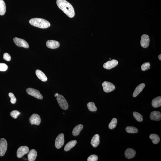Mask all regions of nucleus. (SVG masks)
<instances>
[{"instance_id":"f257e3e1","label":"nucleus","mask_w":161,"mask_h":161,"mask_svg":"<svg viewBox=\"0 0 161 161\" xmlns=\"http://www.w3.org/2000/svg\"><path fill=\"white\" fill-rule=\"evenodd\" d=\"M57 4L58 7L69 17L72 18L74 17V10L71 4L66 0H57Z\"/></svg>"},{"instance_id":"f03ea898","label":"nucleus","mask_w":161,"mask_h":161,"mask_svg":"<svg viewBox=\"0 0 161 161\" xmlns=\"http://www.w3.org/2000/svg\"><path fill=\"white\" fill-rule=\"evenodd\" d=\"M29 22L34 26L43 29L47 28L51 25L48 21L42 18H32L30 20Z\"/></svg>"},{"instance_id":"7ed1b4c3","label":"nucleus","mask_w":161,"mask_h":161,"mask_svg":"<svg viewBox=\"0 0 161 161\" xmlns=\"http://www.w3.org/2000/svg\"><path fill=\"white\" fill-rule=\"evenodd\" d=\"M57 99L60 107L64 110H66L68 108V104L65 98L61 95H59L57 97Z\"/></svg>"},{"instance_id":"20e7f679","label":"nucleus","mask_w":161,"mask_h":161,"mask_svg":"<svg viewBox=\"0 0 161 161\" xmlns=\"http://www.w3.org/2000/svg\"><path fill=\"white\" fill-rule=\"evenodd\" d=\"M26 91L28 94L40 100L43 99V97L42 94L37 90L29 88L26 89Z\"/></svg>"},{"instance_id":"39448f33","label":"nucleus","mask_w":161,"mask_h":161,"mask_svg":"<svg viewBox=\"0 0 161 161\" xmlns=\"http://www.w3.org/2000/svg\"><path fill=\"white\" fill-rule=\"evenodd\" d=\"M8 143L7 141L4 138L0 139V156L5 155L7 151Z\"/></svg>"},{"instance_id":"423d86ee","label":"nucleus","mask_w":161,"mask_h":161,"mask_svg":"<svg viewBox=\"0 0 161 161\" xmlns=\"http://www.w3.org/2000/svg\"><path fill=\"white\" fill-rule=\"evenodd\" d=\"M103 89L106 93H108L114 90L115 87L113 84L108 81H104L102 84Z\"/></svg>"},{"instance_id":"0eeeda50","label":"nucleus","mask_w":161,"mask_h":161,"mask_svg":"<svg viewBox=\"0 0 161 161\" xmlns=\"http://www.w3.org/2000/svg\"><path fill=\"white\" fill-rule=\"evenodd\" d=\"M64 142V135L63 134H59L56 138L55 146L57 149H59L63 146Z\"/></svg>"},{"instance_id":"6e6552de","label":"nucleus","mask_w":161,"mask_h":161,"mask_svg":"<svg viewBox=\"0 0 161 161\" xmlns=\"http://www.w3.org/2000/svg\"><path fill=\"white\" fill-rule=\"evenodd\" d=\"M13 40L17 46L26 48H29L28 43L24 40L16 37L14 38Z\"/></svg>"},{"instance_id":"1a4fd4ad","label":"nucleus","mask_w":161,"mask_h":161,"mask_svg":"<svg viewBox=\"0 0 161 161\" xmlns=\"http://www.w3.org/2000/svg\"><path fill=\"white\" fill-rule=\"evenodd\" d=\"M150 38L148 35L144 34L141 36L140 43L141 46L144 48H146L149 45Z\"/></svg>"},{"instance_id":"9d476101","label":"nucleus","mask_w":161,"mask_h":161,"mask_svg":"<svg viewBox=\"0 0 161 161\" xmlns=\"http://www.w3.org/2000/svg\"><path fill=\"white\" fill-rule=\"evenodd\" d=\"M29 148L26 146H22L19 148L17 151V156L18 158H21L28 153Z\"/></svg>"},{"instance_id":"9b49d317","label":"nucleus","mask_w":161,"mask_h":161,"mask_svg":"<svg viewBox=\"0 0 161 161\" xmlns=\"http://www.w3.org/2000/svg\"><path fill=\"white\" fill-rule=\"evenodd\" d=\"M29 121L32 125L34 124L38 125L40 124L41 120L39 115L36 114H34L30 117Z\"/></svg>"},{"instance_id":"f8f14e48","label":"nucleus","mask_w":161,"mask_h":161,"mask_svg":"<svg viewBox=\"0 0 161 161\" xmlns=\"http://www.w3.org/2000/svg\"><path fill=\"white\" fill-rule=\"evenodd\" d=\"M118 62L116 60L113 59L111 61H107L103 65V67L107 70H110L115 67L118 64Z\"/></svg>"},{"instance_id":"ddd939ff","label":"nucleus","mask_w":161,"mask_h":161,"mask_svg":"<svg viewBox=\"0 0 161 161\" xmlns=\"http://www.w3.org/2000/svg\"><path fill=\"white\" fill-rule=\"evenodd\" d=\"M46 46L49 48L56 49L59 48L60 46V43L56 41L49 40L47 42Z\"/></svg>"},{"instance_id":"4468645a","label":"nucleus","mask_w":161,"mask_h":161,"mask_svg":"<svg viewBox=\"0 0 161 161\" xmlns=\"http://www.w3.org/2000/svg\"><path fill=\"white\" fill-rule=\"evenodd\" d=\"M150 119L154 121H159L161 120V115L160 112L154 111L150 113Z\"/></svg>"},{"instance_id":"2eb2a0df","label":"nucleus","mask_w":161,"mask_h":161,"mask_svg":"<svg viewBox=\"0 0 161 161\" xmlns=\"http://www.w3.org/2000/svg\"><path fill=\"white\" fill-rule=\"evenodd\" d=\"M37 155V152L36 150L32 149L30 150L27 156L28 160L29 161H35Z\"/></svg>"},{"instance_id":"dca6fc26","label":"nucleus","mask_w":161,"mask_h":161,"mask_svg":"<svg viewBox=\"0 0 161 161\" xmlns=\"http://www.w3.org/2000/svg\"><path fill=\"white\" fill-rule=\"evenodd\" d=\"M136 154V152L132 149L129 148L126 149L125 152V157L128 159L134 158Z\"/></svg>"},{"instance_id":"f3484780","label":"nucleus","mask_w":161,"mask_h":161,"mask_svg":"<svg viewBox=\"0 0 161 161\" xmlns=\"http://www.w3.org/2000/svg\"><path fill=\"white\" fill-rule=\"evenodd\" d=\"M100 143V137L99 135L96 134L94 135L92 138L91 144L94 147H96L98 146Z\"/></svg>"},{"instance_id":"a211bd4d","label":"nucleus","mask_w":161,"mask_h":161,"mask_svg":"<svg viewBox=\"0 0 161 161\" xmlns=\"http://www.w3.org/2000/svg\"><path fill=\"white\" fill-rule=\"evenodd\" d=\"M145 86V84L143 83H141L139 85L135 90L133 94V96L134 97H136L137 96H138V94L143 91Z\"/></svg>"},{"instance_id":"6ab92c4d","label":"nucleus","mask_w":161,"mask_h":161,"mask_svg":"<svg viewBox=\"0 0 161 161\" xmlns=\"http://www.w3.org/2000/svg\"><path fill=\"white\" fill-rule=\"evenodd\" d=\"M36 74L38 78L42 81L45 82L48 80L46 75L42 71L39 70H36Z\"/></svg>"},{"instance_id":"aec40b11","label":"nucleus","mask_w":161,"mask_h":161,"mask_svg":"<svg viewBox=\"0 0 161 161\" xmlns=\"http://www.w3.org/2000/svg\"><path fill=\"white\" fill-rule=\"evenodd\" d=\"M152 106L154 108H158L161 106V97L158 96L152 100Z\"/></svg>"},{"instance_id":"412c9836","label":"nucleus","mask_w":161,"mask_h":161,"mask_svg":"<svg viewBox=\"0 0 161 161\" xmlns=\"http://www.w3.org/2000/svg\"><path fill=\"white\" fill-rule=\"evenodd\" d=\"M77 142V141L76 140H73L69 142L66 144L65 147H64V151L66 152L69 151L70 150L76 145Z\"/></svg>"},{"instance_id":"4be33fe9","label":"nucleus","mask_w":161,"mask_h":161,"mask_svg":"<svg viewBox=\"0 0 161 161\" xmlns=\"http://www.w3.org/2000/svg\"><path fill=\"white\" fill-rule=\"evenodd\" d=\"M83 128V126L82 124H79L75 126L73 130L72 134L74 136H78Z\"/></svg>"},{"instance_id":"5701e85b","label":"nucleus","mask_w":161,"mask_h":161,"mask_svg":"<svg viewBox=\"0 0 161 161\" xmlns=\"http://www.w3.org/2000/svg\"><path fill=\"white\" fill-rule=\"evenodd\" d=\"M6 7L5 2L3 0H0V15H3L5 14Z\"/></svg>"},{"instance_id":"b1692460","label":"nucleus","mask_w":161,"mask_h":161,"mask_svg":"<svg viewBox=\"0 0 161 161\" xmlns=\"http://www.w3.org/2000/svg\"><path fill=\"white\" fill-rule=\"evenodd\" d=\"M149 138L151 139L152 142L154 144H157L159 142L160 138L157 134H152L150 135Z\"/></svg>"},{"instance_id":"393cba45","label":"nucleus","mask_w":161,"mask_h":161,"mask_svg":"<svg viewBox=\"0 0 161 161\" xmlns=\"http://www.w3.org/2000/svg\"><path fill=\"white\" fill-rule=\"evenodd\" d=\"M126 130L127 133L131 134H136L138 132V129L133 126H127L126 128Z\"/></svg>"},{"instance_id":"a878e982","label":"nucleus","mask_w":161,"mask_h":161,"mask_svg":"<svg viewBox=\"0 0 161 161\" xmlns=\"http://www.w3.org/2000/svg\"><path fill=\"white\" fill-rule=\"evenodd\" d=\"M87 107L89 110L91 112H95L97 110V108L95 103L93 102H90L87 104Z\"/></svg>"},{"instance_id":"bb28decb","label":"nucleus","mask_w":161,"mask_h":161,"mask_svg":"<svg viewBox=\"0 0 161 161\" xmlns=\"http://www.w3.org/2000/svg\"><path fill=\"white\" fill-rule=\"evenodd\" d=\"M117 123V120L116 119L113 118L109 125V127L110 129L112 130L115 128Z\"/></svg>"},{"instance_id":"cd10ccee","label":"nucleus","mask_w":161,"mask_h":161,"mask_svg":"<svg viewBox=\"0 0 161 161\" xmlns=\"http://www.w3.org/2000/svg\"><path fill=\"white\" fill-rule=\"evenodd\" d=\"M133 115L137 121L142 122L143 121V116L140 113L134 112L133 113Z\"/></svg>"},{"instance_id":"c85d7f7f","label":"nucleus","mask_w":161,"mask_h":161,"mask_svg":"<svg viewBox=\"0 0 161 161\" xmlns=\"http://www.w3.org/2000/svg\"><path fill=\"white\" fill-rule=\"evenodd\" d=\"M21 113L18 111L14 110L12 111L10 113V115L14 119H16L20 115Z\"/></svg>"},{"instance_id":"c756f323","label":"nucleus","mask_w":161,"mask_h":161,"mask_svg":"<svg viewBox=\"0 0 161 161\" xmlns=\"http://www.w3.org/2000/svg\"><path fill=\"white\" fill-rule=\"evenodd\" d=\"M150 64L149 63H143L141 66V69L143 71L147 70L150 69Z\"/></svg>"},{"instance_id":"7c9ffc66","label":"nucleus","mask_w":161,"mask_h":161,"mask_svg":"<svg viewBox=\"0 0 161 161\" xmlns=\"http://www.w3.org/2000/svg\"><path fill=\"white\" fill-rule=\"evenodd\" d=\"M8 96L10 98V102L11 103L13 104H15L16 101V99L14 94L12 93H10L8 94Z\"/></svg>"},{"instance_id":"2f4dec72","label":"nucleus","mask_w":161,"mask_h":161,"mask_svg":"<svg viewBox=\"0 0 161 161\" xmlns=\"http://www.w3.org/2000/svg\"><path fill=\"white\" fill-rule=\"evenodd\" d=\"M98 160V157L95 154H93L89 157L87 158L88 161H97Z\"/></svg>"},{"instance_id":"473e14b6","label":"nucleus","mask_w":161,"mask_h":161,"mask_svg":"<svg viewBox=\"0 0 161 161\" xmlns=\"http://www.w3.org/2000/svg\"><path fill=\"white\" fill-rule=\"evenodd\" d=\"M8 68V66L5 63H0V71H5Z\"/></svg>"},{"instance_id":"72a5a7b5","label":"nucleus","mask_w":161,"mask_h":161,"mask_svg":"<svg viewBox=\"0 0 161 161\" xmlns=\"http://www.w3.org/2000/svg\"><path fill=\"white\" fill-rule=\"evenodd\" d=\"M3 59L6 61H9L11 60V57L9 54L7 53H4L3 55Z\"/></svg>"},{"instance_id":"f704fd0d","label":"nucleus","mask_w":161,"mask_h":161,"mask_svg":"<svg viewBox=\"0 0 161 161\" xmlns=\"http://www.w3.org/2000/svg\"><path fill=\"white\" fill-rule=\"evenodd\" d=\"M158 58L160 60H161V54H160L159 55H158Z\"/></svg>"},{"instance_id":"c9c22d12","label":"nucleus","mask_w":161,"mask_h":161,"mask_svg":"<svg viewBox=\"0 0 161 161\" xmlns=\"http://www.w3.org/2000/svg\"><path fill=\"white\" fill-rule=\"evenodd\" d=\"M59 95V94L58 93H55V95H54V96H55V97H57L58 96V95Z\"/></svg>"},{"instance_id":"e433bc0d","label":"nucleus","mask_w":161,"mask_h":161,"mask_svg":"<svg viewBox=\"0 0 161 161\" xmlns=\"http://www.w3.org/2000/svg\"><path fill=\"white\" fill-rule=\"evenodd\" d=\"M109 59L110 60L111 59V58Z\"/></svg>"}]
</instances>
